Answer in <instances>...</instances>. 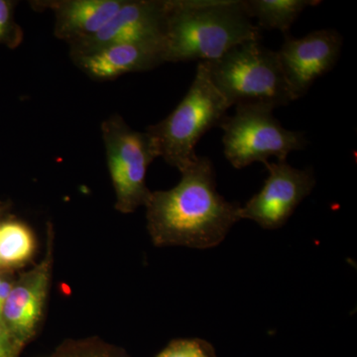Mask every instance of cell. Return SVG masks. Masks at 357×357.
Wrapping results in <instances>:
<instances>
[{"instance_id": "6da1fadb", "label": "cell", "mask_w": 357, "mask_h": 357, "mask_svg": "<svg viewBox=\"0 0 357 357\" xmlns=\"http://www.w3.org/2000/svg\"><path fill=\"white\" fill-rule=\"evenodd\" d=\"M181 175L177 185L151 192L145 204L152 243L159 248H215L241 220V206L218 194L215 168L208 157H197Z\"/></svg>"}, {"instance_id": "7a4b0ae2", "label": "cell", "mask_w": 357, "mask_h": 357, "mask_svg": "<svg viewBox=\"0 0 357 357\" xmlns=\"http://www.w3.org/2000/svg\"><path fill=\"white\" fill-rule=\"evenodd\" d=\"M260 39L261 31L246 15L243 0H168L165 63L211 62Z\"/></svg>"}, {"instance_id": "3957f363", "label": "cell", "mask_w": 357, "mask_h": 357, "mask_svg": "<svg viewBox=\"0 0 357 357\" xmlns=\"http://www.w3.org/2000/svg\"><path fill=\"white\" fill-rule=\"evenodd\" d=\"M229 109L201 62L184 98L166 119L148 126L146 132L159 157L181 172L198 157L196 146L201 138L220 126Z\"/></svg>"}, {"instance_id": "277c9868", "label": "cell", "mask_w": 357, "mask_h": 357, "mask_svg": "<svg viewBox=\"0 0 357 357\" xmlns=\"http://www.w3.org/2000/svg\"><path fill=\"white\" fill-rule=\"evenodd\" d=\"M202 63L230 107L263 103L275 109L293 102L277 51L259 41L245 42L217 60Z\"/></svg>"}, {"instance_id": "5b68a950", "label": "cell", "mask_w": 357, "mask_h": 357, "mask_svg": "<svg viewBox=\"0 0 357 357\" xmlns=\"http://www.w3.org/2000/svg\"><path fill=\"white\" fill-rule=\"evenodd\" d=\"M273 112V107L263 103L238 105L234 114L220 124L223 153L232 167L265 164L272 157L287 160L291 152L307 147L304 132L284 128Z\"/></svg>"}, {"instance_id": "8992f818", "label": "cell", "mask_w": 357, "mask_h": 357, "mask_svg": "<svg viewBox=\"0 0 357 357\" xmlns=\"http://www.w3.org/2000/svg\"><path fill=\"white\" fill-rule=\"evenodd\" d=\"M102 134L116 196L115 210L134 213L145 206L151 195L146 174L148 167L159 157L156 145L146 131L134 130L119 114L110 115L102 122Z\"/></svg>"}, {"instance_id": "52a82bcc", "label": "cell", "mask_w": 357, "mask_h": 357, "mask_svg": "<svg viewBox=\"0 0 357 357\" xmlns=\"http://www.w3.org/2000/svg\"><path fill=\"white\" fill-rule=\"evenodd\" d=\"M269 176L264 185L241 206L239 218L253 220L264 229H278L316 185L312 169L294 168L287 160L264 164Z\"/></svg>"}, {"instance_id": "ba28073f", "label": "cell", "mask_w": 357, "mask_h": 357, "mask_svg": "<svg viewBox=\"0 0 357 357\" xmlns=\"http://www.w3.org/2000/svg\"><path fill=\"white\" fill-rule=\"evenodd\" d=\"M342 44L344 38L335 29L314 30L301 38L284 35L277 55L293 100L306 96L319 77L335 68Z\"/></svg>"}, {"instance_id": "9c48e42d", "label": "cell", "mask_w": 357, "mask_h": 357, "mask_svg": "<svg viewBox=\"0 0 357 357\" xmlns=\"http://www.w3.org/2000/svg\"><path fill=\"white\" fill-rule=\"evenodd\" d=\"M54 265V231L47 227L43 259L14 281L1 312V321L24 347L38 333L51 287Z\"/></svg>"}, {"instance_id": "30bf717a", "label": "cell", "mask_w": 357, "mask_h": 357, "mask_svg": "<svg viewBox=\"0 0 357 357\" xmlns=\"http://www.w3.org/2000/svg\"><path fill=\"white\" fill-rule=\"evenodd\" d=\"M168 0H126L100 31L70 46V56L121 43H164Z\"/></svg>"}, {"instance_id": "8fae6325", "label": "cell", "mask_w": 357, "mask_h": 357, "mask_svg": "<svg viewBox=\"0 0 357 357\" xmlns=\"http://www.w3.org/2000/svg\"><path fill=\"white\" fill-rule=\"evenodd\" d=\"M73 63L95 81H112L129 73L146 72L164 64V43L109 45L70 55Z\"/></svg>"}, {"instance_id": "7c38bea8", "label": "cell", "mask_w": 357, "mask_h": 357, "mask_svg": "<svg viewBox=\"0 0 357 357\" xmlns=\"http://www.w3.org/2000/svg\"><path fill=\"white\" fill-rule=\"evenodd\" d=\"M126 0H35L37 11L50 10L55 16L54 35L69 46L88 39L102 29Z\"/></svg>"}, {"instance_id": "4fadbf2b", "label": "cell", "mask_w": 357, "mask_h": 357, "mask_svg": "<svg viewBox=\"0 0 357 357\" xmlns=\"http://www.w3.org/2000/svg\"><path fill=\"white\" fill-rule=\"evenodd\" d=\"M321 3L316 0H243L246 15L257 20L259 29L279 30L284 35L289 34L305 9Z\"/></svg>"}, {"instance_id": "5bb4252c", "label": "cell", "mask_w": 357, "mask_h": 357, "mask_svg": "<svg viewBox=\"0 0 357 357\" xmlns=\"http://www.w3.org/2000/svg\"><path fill=\"white\" fill-rule=\"evenodd\" d=\"M36 250L32 229L22 220L6 217L0 225V267L7 272L25 266Z\"/></svg>"}, {"instance_id": "9a60e30c", "label": "cell", "mask_w": 357, "mask_h": 357, "mask_svg": "<svg viewBox=\"0 0 357 357\" xmlns=\"http://www.w3.org/2000/svg\"><path fill=\"white\" fill-rule=\"evenodd\" d=\"M47 357H129L121 347L98 337L67 340Z\"/></svg>"}, {"instance_id": "2e32d148", "label": "cell", "mask_w": 357, "mask_h": 357, "mask_svg": "<svg viewBox=\"0 0 357 357\" xmlns=\"http://www.w3.org/2000/svg\"><path fill=\"white\" fill-rule=\"evenodd\" d=\"M15 0H0V45L11 50L18 48L24 39L22 28L15 20Z\"/></svg>"}, {"instance_id": "e0dca14e", "label": "cell", "mask_w": 357, "mask_h": 357, "mask_svg": "<svg viewBox=\"0 0 357 357\" xmlns=\"http://www.w3.org/2000/svg\"><path fill=\"white\" fill-rule=\"evenodd\" d=\"M155 357H217L213 347L199 338L175 340Z\"/></svg>"}, {"instance_id": "ac0fdd59", "label": "cell", "mask_w": 357, "mask_h": 357, "mask_svg": "<svg viewBox=\"0 0 357 357\" xmlns=\"http://www.w3.org/2000/svg\"><path fill=\"white\" fill-rule=\"evenodd\" d=\"M24 347L0 319V357H20Z\"/></svg>"}, {"instance_id": "d6986e66", "label": "cell", "mask_w": 357, "mask_h": 357, "mask_svg": "<svg viewBox=\"0 0 357 357\" xmlns=\"http://www.w3.org/2000/svg\"><path fill=\"white\" fill-rule=\"evenodd\" d=\"M14 279L11 272L0 274V319H1V312L11 288H13Z\"/></svg>"}, {"instance_id": "ffe728a7", "label": "cell", "mask_w": 357, "mask_h": 357, "mask_svg": "<svg viewBox=\"0 0 357 357\" xmlns=\"http://www.w3.org/2000/svg\"><path fill=\"white\" fill-rule=\"evenodd\" d=\"M8 204L4 203V202H0V225L3 222L4 218H6V213L8 211Z\"/></svg>"}, {"instance_id": "44dd1931", "label": "cell", "mask_w": 357, "mask_h": 357, "mask_svg": "<svg viewBox=\"0 0 357 357\" xmlns=\"http://www.w3.org/2000/svg\"><path fill=\"white\" fill-rule=\"evenodd\" d=\"M6 272H7V271H4V270H3V269H2V268H1V267H0V274L6 273Z\"/></svg>"}]
</instances>
